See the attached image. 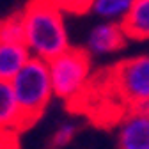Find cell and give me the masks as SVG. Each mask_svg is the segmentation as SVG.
Segmentation results:
<instances>
[{"mask_svg": "<svg viewBox=\"0 0 149 149\" xmlns=\"http://www.w3.org/2000/svg\"><path fill=\"white\" fill-rule=\"evenodd\" d=\"M22 20L30 57L50 62L71 48L61 6L32 2L22 13Z\"/></svg>", "mask_w": 149, "mask_h": 149, "instance_id": "1", "label": "cell"}, {"mask_svg": "<svg viewBox=\"0 0 149 149\" xmlns=\"http://www.w3.org/2000/svg\"><path fill=\"white\" fill-rule=\"evenodd\" d=\"M11 85L22 110V128L30 126L41 117L50 100L53 98L48 62L30 57L22 71L13 78Z\"/></svg>", "mask_w": 149, "mask_h": 149, "instance_id": "2", "label": "cell"}, {"mask_svg": "<svg viewBox=\"0 0 149 149\" xmlns=\"http://www.w3.org/2000/svg\"><path fill=\"white\" fill-rule=\"evenodd\" d=\"M48 69L53 87V96H59L62 100L77 98L89 80L91 73L89 53L82 48H69L57 59L50 61Z\"/></svg>", "mask_w": 149, "mask_h": 149, "instance_id": "3", "label": "cell"}, {"mask_svg": "<svg viewBox=\"0 0 149 149\" xmlns=\"http://www.w3.org/2000/svg\"><path fill=\"white\" fill-rule=\"evenodd\" d=\"M114 82L130 107L149 103V55L121 62L116 68Z\"/></svg>", "mask_w": 149, "mask_h": 149, "instance_id": "4", "label": "cell"}, {"mask_svg": "<svg viewBox=\"0 0 149 149\" xmlns=\"http://www.w3.org/2000/svg\"><path fill=\"white\" fill-rule=\"evenodd\" d=\"M119 149H149V112H130L117 133Z\"/></svg>", "mask_w": 149, "mask_h": 149, "instance_id": "5", "label": "cell"}, {"mask_svg": "<svg viewBox=\"0 0 149 149\" xmlns=\"http://www.w3.org/2000/svg\"><path fill=\"white\" fill-rule=\"evenodd\" d=\"M128 36L123 30L121 23L114 22H101L89 32L87 37V50L94 55H107L124 48Z\"/></svg>", "mask_w": 149, "mask_h": 149, "instance_id": "6", "label": "cell"}, {"mask_svg": "<svg viewBox=\"0 0 149 149\" xmlns=\"http://www.w3.org/2000/svg\"><path fill=\"white\" fill-rule=\"evenodd\" d=\"M29 61L30 52L25 45H0V82H13Z\"/></svg>", "mask_w": 149, "mask_h": 149, "instance_id": "7", "label": "cell"}, {"mask_svg": "<svg viewBox=\"0 0 149 149\" xmlns=\"http://www.w3.org/2000/svg\"><path fill=\"white\" fill-rule=\"evenodd\" d=\"M121 25L128 39H149V0H133V6Z\"/></svg>", "mask_w": 149, "mask_h": 149, "instance_id": "8", "label": "cell"}, {"mask_svg": "<svg viewBox=\"0 0 149 149\" xmlns=\"http://www.w3.org/2000/svg\"><path fill=\"white\" fill-rule=\"evenodd\" d=\"M11 128H22V110L11 82H0V132Z\"/></svg>", "mask_w": 149, "mask_h": 149, "instance_id": "9", "label": "cell"}, {"mask_svg": "<svg viewBox=\"0 0 149 149\" xmlns=\"http://www.w3.org/2000/svg\"><path fill=\"white\" fill-rule=\"evenodd\" d=\"M132 6L133 0H94V2H89V11L103 18L105 22L123 23Z\"/></svg>", "mask_w": 149, "mask_h": 149, "instance_id": "10", "label": "cell"}, {"mask_svg": "<svg viewBox=\"0 0 149 149\" xmlns=\"http://www.w3.org/2000/svg\"><path fill=\"white\" fill-rule=\"evenodd\" d=\"M0 45H25L22 14H13L0 20Z\"/></svg>", "mask_w": 149, "mask_h": 149, "instance_id": "11", "label": "cell"}, {"mask_svg": "<svg viewBox=\"0 0 149 149\" xmlns=\"http://www.w3.org/2000/svg\"><path fill=\"white\" fill-rule=\"evenodd\" d=\"M74 135H77V126L74 124H71V123L61 124L57 130H55V133L52 137V144L55 147H64L74 139Z\"/></svg>", "mask_w": 149, "mask_h": 149, "instance_id": "12", "label": "cell"}]
</instances>
